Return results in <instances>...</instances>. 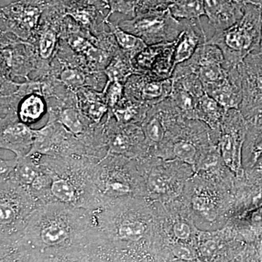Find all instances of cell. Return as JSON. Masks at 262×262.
Wrapping results in <instances>:
<instances>
[{"instance_id": "obj_7", "label": "cell", "mask_w": 262, "mask_h": 262, "mask_svg": "<svg viewBox=\"0 0 262 262\" xmlns=\"http://www.w3.org/2000/svg\"><path fill=\"white\" fill-rule=\"evenodd\" d=\"M119 27L137 36L147 46L174 42L185 27L186 20L174 18L169 9L136 14L117 21Z\"/></svg>"}, {"instance_id": "obj_32", "label": "cell", "mask_w": 262, "mask_h": 262, "mask_svg": "<svg viewBox=\"0 0 262 262\" xmlns=\"http://www.w3.org/2000/svg\"><path fill=\"white\" fill-rule=\"evenodd\" d=\"M102 92L104 94L110 110H113L125 98V84L107 82Z\"/></svg>"}, {"instance_id": "obj_17", "label": "cell", "mask_w": 262, "mask_h": 262, "mask_svg": "<svg viewBox=\"0 0 262 262\" xmlns=\"http://www.w3.org/2000/svg\"><path fill=\"white\" fill-rule=\"evenodd\" d=\"M205 91L222 105L226 111L239 110L243 101V88L237 67L231 68L225 79L219 83L206 88Z\"/></svg>"}, {"instance_id": "obj_34", "label": "cell", "mask_w": 262, "mask_h": 262, "mask_svg": "<svg viewBox=\"0 0 262 262\" xmlns=\"http://www.w3.org/2000/svg\"><path fill=\"white\" fill-rule=\"evenodd\" d=\"M174 0H138L136 15L169 9Z\"/></svg>"}, {"instance_id": "obj_18", "label": "cell", "mask_w": 262, "mask_h": 262, "mask_svg": "<svg viewBox=\"0 0 262 262\" xmlns=\"http://www.w3.org/2000/svg\"><path fill=\"white\" fill-rule=\"evenodd\" d=\"M0 147L14 153L15 158L27 156L32 149L34 129L20 121L0 125Z\"/></svg>"}, {"instance_id": "obj_2", "label": "cell", "mask_w": 262, "mask_h": 262, "mask_svg": "<svg viewBox=\"0 0 262 262\" xmlns=\"http://www.w3.org/2000/svg\"><path fill=\"white\" fill-rule=\"evenodd\" d=\"M23 237L38 251L83 248L98 244L92 211L61 203L45 205L33 212Z\"/></svg>"}, {"instance_id": "obj_23", "label": "cell", "mask_w": 262, "mask_h": 262, "mask_svg": "<svg viewBox=\"0 0 262 262\" xmlns=\"http://www.w3.org/2000/svg\"><path fill=\"white\" fill-rule=\"evenodd\" d=\"M97 246L58 251L33 249L32 262H94Z\"/></svg>"}, {"instance_id": "obj_14", "label": "cell", "mask_w": 262, "mask_h": 262, "mask_svg": "<svg viewBox=\"0 0 262 262\" xmlns=\"http://www.w3.org/2000/svg\"><path fill=\"white\" fill-rule=\"evenodd\" d=\"M172 89V78L155 80L145 75L134 74L125 82V95L131 101L151 107L170 97Z\"/></svg>"}, {"instance_id": "obj_30", "label": "cell", "mask_w": 262, "mask_h": 262, "mask_svg": "<svg viewBox=\"0 0 262 262\" xmlns=\"http://www.w3.org/2000/svg\"><path fill=\"white\" fill-rule=\"evenodd\" d=\"M193 209L208 221H214L218 215L216 205L210 196L205 194H196L192 198Z\"/></svg>"}, {"instance_id": "obj_35", "label": "cell", "mask_w": 262, "mask_h": 262, "mask_svg": "<svg viewBox=\"0 0 262 262\" xmlns=\"http://www.w3.org/2000/svg\"><path fill=\"white\" fill-rule=\"evenodd\" d=\"M94 262H139L113 250L98 247Z\"/></svg>"}, {"instance_id": "obj_4", "label": "cell", "mask_w": 262, "mask_h": 262, "mask_svg": "<svg viewBox=\"0 0 262 262\" xmlns=\"http://www.w3.org/2000/svg\"><path fill=\"white\" fill-rule=\"evenodd\" d=\"M262 42V15L260 5L248 3L244 16L223 30H215L207 42L214 45L223 53L228 68L237 67L250 54L258 51Z\"/></svg>"}, {"instance_id": "obj_22", "label": "cell", "mask_w": 262, "mask_h": 262, "mask_svg": "<svg viewBox=\"0 0 262 262\" xmlns=\"http://www.w3.org/2000/svg\"><path fill=\"white\" fill-rule=\"evenodd\" d=\"M226 112L222 105L205 93L196 100L193 120L204 122L213 133L220 135L221 125Z\"/></svg>"}, {"instance_id": "obj_39", "label": "cell", "mask_w": 262, "mask_h": 262, "mask_svg": "<svg viewBox=\"0 0 262 262\" xmlns=\"http://www.w3.org/2000/svg\"><path fill=\"white\" fill-rule=\"evenodd\" d=\"M252 3H255V4L261 5L262 3V0H251Z\"/></svg>"}, {"instance_id": "obj_25", "label": "cell", "mask_w": 262, "mask_h": 262, "mask_svg": "<svg viewBox=\"0 0 262 262\" xmlns=\"http://www.w3.org/2000/svg\"><path fill=\"white\" fill-rule=\"evenodd\" d=\"M33 249L26 243L23 234L1 237V262H32Z\"/></svg>"}, {"instance_id": "obj_5", "label": "cell", "mask_w": 262, "mask_h": 262, "mask_svg": "<svg viewBox=\"0 0 262 262\" xmlns=\"http://www.w3.org/2000/svg\"><path fill=\"white\" fill-rule=\"evenodd\" d=\"M134 159L106 155L96 163L94 181L104 205L110 202L136 198L146 192L144 178L132 163Z\"/></svg>"}, {"instance_id": "obj_6", "label": "cell", "mask_w": 262, "mask_h": 262, "mask_svg": "<svg viewBox=\"0 0 262 262\" xmlns=\"http://www.w3.org/2000/svg\"><path fill=\"white\" fill-rule=\"evenodd\" d=\"M0 185V237L23 234L39 204L26 188L14 180H1Z\"/></svg>"}, {"instance_id": "obj_12", "label": "cell", "mask_w": 262, "mask_h": 262, "mask_svg": "<svg viewBox=\"0 0 262 262\" xmlns=\"http://www.w3.org/2000/svg\"><path fill=\"white\" fill-rule=\"evenodd\" d=\"M247 132V121L239 110L226 112L217 146L225 163L235 173L242 172L243 146Z\"/></svg>"}, {"instance_id": "obj_10", "label": "cell", "mask_w": 262, "mask_h": 262, "mask_svg": "<svg viewBox=\"0 0 262 262\" xmlns=\"http://www.w3.org/2000/svg\"><path fill=\"white\" fill-rule=\"evenodd\" d=\"M43 8L34 0H18L0 10V32L10 33L32 42L40 24Z\"/></svg>"}, {"instance_id": "obj_1", "label": "cell", "mask_w": 262, "mask_h": 262, "mask_svg": "<svg viewBox=\"0 0 262 262\" xmlns=\"http://www.w3.org/2000/svg\"><path fill=\"white\" fill-rule=\"evenodd\" d=\"M136 198L111 201L92 211L99 246L140 262H163L159 255V225Z\"/></svg>"}, {"instance_id": "obj_37", "label": "cell", "mask_w": 262, "mask_h": 262, "mask_svg": "<svg viewBox=\"0 0 262 262\" xmlns=\"http://www.w3.org/2000/svg\"><path fill=\"white\" fill-rule=\"evenodd\" d=\"M17 158L13 160H0V180L13 179L15 167L17 165Z\"/></svg>"}, {"instance_id": "obj_42", "label": "cell", "mask_w": 262, "mask_h": 262, "mask_svg": "<svg viewBox=\"0 0 262 262\" xmlns=\"http://www.w3.org/2000/svg\"><path fill=\"white\" fill-rule=\"evenodd\" d=\"M261 49L262 50V46H261Z\"/></svg>"}, {"instance_id": "obj_13", "label": "cell", "mask_w": 262, "mask_h": 262, "mask_svg": "<svg viewBox=\"0 0 262 262\" xmlns=\"http://www.w3.org/2000/svg\"><path fill=\"white\" fill-rule=\"evenodd\" d=\"M242 80L239 111L246 120L262 115V50L253 52L237 67Z\"/></svg>"}, {"instance_id": "obj_41", "label": "cell", "mask_w": 262, "mask_h": 262, "mask_svg": "<svg viewBox=\"0 0 262 262\" xmlns=\"http://www.w3.org/2000/svg\"><path fill=\"white\" fill-rule=\"evenodd\" d=\"M260 6H261V15H262V3L261 5H260Z\"/></svg>"}, {"instance_id": "obj_43", "label": "cell", "mask_w": 262, "mask_h": 262, "mask_svg": "<svg viewBox=\"0 0 262 262\" xmlns=\"http://www.w3.org/2000/svg\"><path fill=\"white\" fill-rule=\"evenodd\" d=\"M261 46H262V42H261Z\"/></svg>"}, {"instance_id": "obj_31", "label": "cell", "mask_w": 262, "mask_h": 262, "mask_svg": "<svg viewBox=\"0 0 262 262\" xmlns=\"http://www.w3.org/2000/svg\"><path fill=\"white\" fill-rule=\"evenodd\" d=\"M110 6V13L106 17V20H110V17L115 13H120L134 18L136 15V5L138 0H107Z\"/></svg>"}, {"instance_id": "obj_9", "label": "cell", "mask_w": 262, "mask_h": 262, "mask_svg": "<svg viewBox=\"0 0 262 262\" xmlns=\"http://www.w3.org/2000/svg\"><path fill=\"white\" fill-rule=\"evenodd\" d=\"M42 18L32 44L37 53L39 67L32 80H41L48 75L51 62L56 56L60 39L64 10L54 6H43Z\"/></svg>"}, {"instance_id": "obj_3", "label": "cell", "mask_w": 262, "mask_h": 262, "mask_svg": "<svg viewBox=\"0 0 262 262\" xmlns=\"http://www.w3.org/2000/svg\"><path fill=\"white\" fill-rule=\"evenodd\" d=\"M99 161L89 157L42 155L40 165L52 178L51 203L95 211L104 205L94 181Z\"/></svg>"}, {"instance_id": "obj_38", "label": "cell", "mask_w": 262, "mask_h": 262, "mask_svg": "<svg viewBox=\"0 0 262 262\" xmlns=\"http://www.w3.org/2000/svg\"><path fill=\"white\" fill-rule=\"evenodd\" d=\"M241 3H244V4H248V3H253L251 0H238ZM255 4V3H254Z\"/></svg>"}, {"instance_id": "obj_16", "label": "cell", "mask_w": 262, "mask_h": 262, "mask_svg": "<svg viewBox=\"0 0 262 262\" xmlns=\"http://www.w3.org/2000/svg\"><path fill=\"white\" fill-rule=\"evenodd\" d=\"M205 13L215 30H223L242 18L247 4L238 0H203Z\"/></svg>"}, {"instance_id": "obj_28", "label": "cell", "mask_w": 262, "mask_h": 262, "mask_svg": "<svg viewBox=\"0 0 262 262\" xmlns=\"http://www.w3.org/2000/svg\"><path fill=\"white\" fill-rule=\"evenodd\" d=\"M103 72L107 77V82H118L122 84H125L127 79L135 74L132 59L121 50L117 52Z\"/></svg>"}, {"instance_id": "obj_29", "label": "cell", "mask_w": 262, "mask_h": 262, "mask_svg": "<svg viewBox=\"0 0 262 262\" xmlns=\"http://www.w3.org/2000/svg\"><path fill=\"white\" fill-rule=\"evenodd\" d=\"M169 10L179 20L201 23V17L206 15L203 0H174Z\"/></svg>"}, {"instance_id": "obj_27", "label": "cell", "mask_w": 262, "mask_h": 262, "mask_svg": "<svg viewBox=\"0 0 262 262\" xmlns=\"http://www.w3.org/2000/svg\"><path fill=\"white\" fill-rule=\"evenodd\" d=\"M106 24L108 29L113 33L118 47L123 53L130 56L131 59L147 46V45L137 36L125 32L120 28L117 22L108 20Z\"/></svg>"}, {"instance_id": "obj_36", "label": "cell", "mask_w": 262, "mask_h": 262, "mask_svg": "<svg viewBox=\"0 0 262 262\" xmlns=\"http://www.w3.org/2000/svg\"><path fill=\"white\" fill-rule=\"evenodd\" d=\"M37 2L42 6H54L56 8H61L64 10L68 9L71 7L75 6L80 3H85V2H94L98 0H34Z\"/></svg>"}, {"instance_id": "obj_20", "label": "cell", "mask_w": 262, "mask_h": 262, "mask_svg": "<svg viewBox=\"0 0 262 262\" xmlns=\"http://www.w3.org/2000/svg\"><path fill=\"white\" fill-rule=\"evenodd\" d=\"M77 107L91 123H102L103 117L107 116L110 108L104 94L89 87L81 88L75 91Z\"/></svg>"}, {"instance_id": "obj_8", "label": "cell", "mask_w": 262, "mask_h": 262, "mask_svg": "<svg viewBox=\"0 0 262 262\" xmlns=\"http://www.w3.org/2000/svg\"><path fill=\"white\" fill-rule=\"evenodd\" d=\"M0 34V76L13 80L32 79L39 67L34 45L10 33Z\"/></svg>"}, {"instance_id": "obj_24", "label": "cell", "mask_w": 262, "mask_h": 262, "mask_svg": "<svg viewBox=\"0 0 262 262\" xmlns=\"http://www.w3.org/2000/svg\"><path fill=\"white\" fill-rule=\"evenodd\" d=\"M150 106L131 101L126 97L108 111V115L113 117L117 122L125 125H141L147 115Z\"/></svg>"}, {"instance_id": "obj_40", "label": "cell", "mask_w": 262, "mask_h": 262, "mask_svg": "<svg viewBox=\"0 0 262 262\" xmlns=\"http://www.w3.org/2000/svg\"><path fill=\"white\" fill-rule=\"evenodd\" d=\"M169 262H198V261H180V260H177V261H171Z\"/></svg>"}, {"instance_id": "obj_15", "label": "cell", "mask_w": 262, "mask_h": 262, "mask_svg": "<svg viewBox=\"0 0 262 262\" xmlns=\"http://www.w3.org/2000/svg\"><path fill=\"white\" fill-rule=\"evenodd\" d=\"M108 13L107 0L85 2L71 7L65 11L66 15L95 37L110 29L106 24Z\"/></svg>"}, {"instance_id": "obj_33", "label": "cell", "mask_w": 262, "mask_h": 262, "mask_svg": "<svg viewBox=\"0 0 262 262\" xmlns=\"http://www.w3.org/2000/svg\"><path fill=\"white\" fill-rule=\"evenodd\" d=\"M229 262H262V244H246L243 251Z\"/></svg>"}, {"instance_id": "obj_21", "label": "cell", "mask_w": 262, "mask_h": 262, "mask_svg": "<svg viewBox=\"0 0 262 262\" xmlns=\"http://www.w3.org/2000/svg\"><path fill=\"white\" fill-rule=\"evenodd\" d=\"M48 101L41 91H31L20 98L16 108L18 120L31 127L48 113Z\"/></svg>"}, {"instance_id": "obj_19", "label": "cell", "mask_w": 262, "mask_h": 262, "mask_svg": "<svg viewBox=\"0 0 262 262\" xmlns=\"http://www.w3.org/2000/svg\"><path fill=\"white\" fill-rule=\"evenodd\" d=\"M207 40L208 37L201 23L186 20L185 27L176 40L175 68L177 65L190 59L200 46Z\"/></svg>"}, {"instance_id": "obj_26", "label": "cell", "mask_w": 262, "mask_h": 262, "mask_svg": "<svg viewBox=\"0 0 262 262\" xmlns=\"http://www.w3.org/2000/svg\"><path fill=\"white\" fill-rule=\"evenodd\" d=\"M42 155L34 153L24 158H17L18 162L12 180L15 181L22 187L28 189L32 185L34 179L42 171L40 165Z\"/></svg>"}, {"instance_id": "obj_11", "label": "cell", "mask_w": 262, "mask_h": 262, "mask_svg": "<svg viewBox=\"0 0 262 262\" xmlns=\"http://www.w3.org/2000/svg\"><path fill=\"white\" fill-rule=\"evenodd\" d=\"M104 133L107 155L130 159L148 156L145 136L141 125L119 123L107 115L104 120Z\"/></svg>"}]
</instances>
